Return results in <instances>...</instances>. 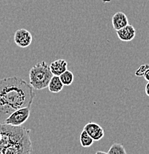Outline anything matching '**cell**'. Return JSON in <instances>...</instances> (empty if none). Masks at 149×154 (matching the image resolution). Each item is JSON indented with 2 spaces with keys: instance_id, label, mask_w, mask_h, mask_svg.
Wrapping results in <instances>:
<instances>
[{
  "instance_id": "cell-1",
  "label": "cell",
  "mask_w": 149,
  "mask_h": 154,
  "mask_svg": "<svg viewBox=\"0 0 149 154\" xmlns=\"http://www.w3.org/2000/svg\"><path fill=\"white\" fill-rule=\"evenodd\" d=\"M35 97L33 88L18 76L0 79V123L11 113L22 107H30Z\"/></svg>"
},
{
  "instance_id": "cell-2",
  "label": "cell",
  "mask_w": 149,
  "mask_h": 154,
  "mask_svg": "<svg viewBox=\"0 0 149 154\" xmlns=\"http://www.w3.org/2000/svg\"><path fill=\"white\" fill-rule=\"evenodd\" d=\"M0 154H30V130L24 127L0 123Z\"/></svg>"
},
{
  "instance_id": "cell-3",
  "label": "cell",
  "mask_w": 149,
  "mask_h": 154,
  "mask_svg": "<svg viewBox=\"0 0 149 154\" xmlns=\"http://www.w3.org/2000/svg\"><path fill=\"white\" fill-rule=\"evenodd\" d=\"M53 76L47 62L42 61L36 63L30 70V85L33 89L43 90L48 88Z\"/></svg>"
},
{
  "instance_id": "cell-4",
  "label": "cell",
  "mask_w": 149,
  "mask_h": 154,
  "mask_svg": "<svg viewBox=\"0 0 149 154\" xmlns=\"http://www.w3.org/2000/svg\"><path fill=\"white\" fill-rule=\"evenodd\" d=\"M30 115V107H22V108L14 110L13 113H11L3 123L16 127L22 126V125H23L28 119Z\"/></svg>"
},
{
  "instance_id": "cell-5",
  "label": "cell",
  "mask_w": 149,
  "mask_h": 154,
  "mask_svg": "<svg viewBox=\"0 0 149 154\" xmlns=\"http://www.w3.org/2000/svg\"><path fill=\"white\" fill-rule=\"evenodd\" d=\"M14 40L17 46L22 48H25L30 45L33 41V36L30 31L26 29L22 28L19 29L15 32Z\"/></svg>"
},
{
  "instance_id": "cell-6",
  "label": "cell",
  "mask_w": 149,
  "mask_h": 154,
  "mask_svg": "<svg viewBox=\"0 0 149 154\" xmlns=\"http://www.w3.org/2000/svg\"><path fill=\"white\" fill-rule=\"evenodd\" d=\"M84 131H85L89 136L94 141H99L105 136V131L99 124L93 122L87 123L84 127Z\"/></svg>"
},
{
  "instance_id": "cell-7",
  "label": "cell",
  "mask_w": 149,
  "mask_h": 154,
  "mask_svg": "<svg viewBox=\"0 0 149 154\" xmlns=\"http://www.w3.org/2000/svg\"><path fill=\"white\" fill-rule=\"evenodd\" d=\"M118 38L123 42H131L135 38L136 30L131 25H126L120 30H116Z\"/></svg>"
},
{
  "instance_id": "cell-8",
  "label": "cell",
  "mask_w": 149,
  "mask_h": 154,
  "mask_svg": "<svg viewBox=\"0 0 149 154\" xmlns=\"http://www.w3.org/2000/svg\"><path fill=\"white\" fill-rule=\"evenodd\" d=\"M50 70L54 76H60L62 73H63L65 70H67L68 67V62L63 59H59L51 62L49 65Z\"/></svg>"
},
{
  "instance_id": "cell-9",
  "label": "cell",
  "mask_w": 149,
  "mask_h": 154,
  "mask_svg": "<svg viewBox=\"0 0 149 154\" xmlns=\"http://www.w3.org/2000/svg\"><path fill=\"white\" fill-rule=\"evenodd\" d=\"M112 25L114 30H118L129 25V19L123 12H116L111 19Z\"/></svg>"
},
{
  "instance_id": "cell-10",
  "label": "cell",
  "mask_w": 149,
  "mask_h": 154,
  "mask_svg": "<svg viewBox=\"0 0 149 154\" xmlns=\"http://www.w3.org/2000/svg\"><path fill=\"white\" fill-rule=\"evenodd\" d=\"M64 85L62 84V81L60 80V76H53L50 81L48 86V90L50 92L54 93V94H57L60 93L62 89H63Z\"/></svg>"
},
{
  "instance_id": "cell-11",
  "label": "cell",
  "mask_w": 149,
  "mask_h": 154,
  "mask_svg": "<svg viewBox=\"0 0 149 154\" xmlns=\"http://www.w3.org/2000/svg\"><path fill=\"white\" fill-rule=\"evenodd\" d=\"M79 142L82 147L87 148V147H91L95 141L89 136V134L85 131L83 130L81 132V134H80Z\"/></svg>"
},
{
  "instance_id": "cell-12",
  "label": "cell",
  "mask_w": 149,
  "mask_h": 154,
  "mask_svg": "<svg viewBox=\"0 0 149 154\" xmlns=\"http://www.w3.org/2000/svg\"><path fill=\"white\" fill-rule=\"evenodd\" d=\"M60 78L64 85L69 86L73 83V79H74V76H73V73L71 71L67 70L60 75Z\"/></svg>"
},
{
  "instance_id": "cell-13",
  "label": "cell",
  "mask_w": 149,
  "mask_h": 154,
  "mask_svg": "<svg viewBox=\"0 0 149 154\" xmlns=\"http://www.w3.org/2000/svg\"><path fill=\"white\" fill-rule=\"evenodd\" d=\"M108 154H127V153L123 144L113 143L108 150Z\"/></svg>"
},
{
  "instance_id": "cell-14",
  "label": "cell",
  "mask_w": 149,
  "mask_h": 154,
  "mask_svg": "<svg viewBox=\"0 0 149 154\" xmlns=\"http://www.w3.org/2000/svg\"><path fill=\"white\" fill-rule=\"evenodd\" d=\"M149 68L148 64H143V65H140L138 69L135 71V76H143L145 74V71Z\"/></svg>"
},
{
  "instance_id": "cell-15",
  "label": "cell",
  "mask_w": 149,
  "mask_h": 154,
  "mask_svg": "<svg viewBox=\"0 0 149 154\" xmlns=\"http://www.w3.org/2000/svg\"><path fill=\"white\" fill-rule=\"evenodd\" d=\"M143 77L147 82H149V68L146 70V71H145V74H144Z\"/></svg>"
},
{
  "instance_id": "cell-16",
  "label": "cell",
  "mask_w": 149,
  "mask_h": 154,
  "mask_svg": "<svg viewBox=\"0 0 149 154\" xmlns=\"http://www.w3.org/2000/svg\"><path fill=\"white\" fill-rule=\"evenodd\" d=\"M145 94H146V95L149 96V82H148V83H147L146 85H145Z\"/></svg>"
},
{
  "instance_id": "cell-17",
  "label": "cell",
  "mask_w": 149,
  "mask_h": 154,
  "mask_svg": "<svg viewBox=\"0 0 149 154\" xmlns=\"http://www.w3.org/2000/svg\"><path fill=\"white\" fill-rule=\"evenodd\" d=\"M95 154H108V153H105V152H104V151H97V153H96Z\"/></svg>"
}]
</instances>
